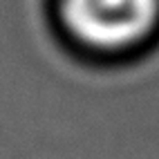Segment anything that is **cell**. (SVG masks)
Wrapping results in <instances>:
<instances>
[{
	"instance_id": "obj_1",
	"label": "cell",
	"mask_w": 159,
	"mask_h": 159,
	"mask_svg": "<svg viewBox=\"0 0 159 159\" xmlns=\"http://www.w3.org/2000/svg\"><path fill=\"white\" fill-rule=\"evenodd\" d=\"M63 18L85 45L121 49L152 31L159 20V0H63Z\"/></svg>"
}]
</instances>
